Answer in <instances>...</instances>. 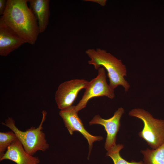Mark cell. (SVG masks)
I'll list each match as a JSON object with an SVG mask.
<instances>
[{"label": "cell", "mask_w": 164, "mask_h": 164, "mask_svg": "<svg viewBox=\"0 0 164 164\" xmlns=\"http://www.w3.org/2000/svg\"><path fill=\"white\" fill-rule=\"evenodd\" d=\"M28 0H7L0 18L26 42L34 44L40 33L37 19L27 5Z\"/></svg>", "instance_id": "cell-1"}, {"label": "cell", "mask_w": 164, "mask_h": 164, "mask_svg": "<svg viewBox=\"0 0 164 164\" xmlns=\"http://www.w3.org/2000/svg\"><path fill=\"white\" fill-rule=\"evenodd\" d=\"M131 117L141 120L144 124L139 136L152 149H155L164 142V120L154 118L148 111L141 108H134L128 113Z\"/></svg>", "instance_id": "cell-4"}, {"label": "cell", "mask_w": 164, "mask_h": 164, "mask_svg": "<svg viewBox=\"0 0 164 164\" xmlns=\"http://www.w3.org/2000/svg\"><path fill=\"white\" fill-rule=\"evenodd\" d=\"M7 0H0V15H2L5 12Z\"/></svg>", "instance_id": "cell-15"}, {"label": "cell", "mask_w": 164, "mask_h": 164, "mask_svg": "<svg viewBox=\"0 0 164 164\" xmlns=\"http://www.w3.org/2000/svg\"><path fill=\"white\" fill-rule=\"evenodd\" d=\"M30 8L36 17L40 33L44 32L49 23L50 13L49 0H28Z\"/></svg>", "instance_id": "cell-11"}, {"label": "cell", "mask_w": 164, "mask_h": 164, "mask_svg": "<svg viewBox=\"0 0 164 164\" xmlns=\"http://www.w3.org/2000/svg\"><path fill=\"white\" fill-rule=\"evenodd\" d=\"M97 70V77L88 82L84 95L75 106L77 112L84 108L88 101L93 98L105 96L113 99L115 97L114 90L107 82L105 69L101 67Z\"/></svg>", "instance_id": "cell-5"}, {"label": "cell", "mask_w": 164, "mask_h": 164, "mask_svg": "<svg viewBox=\"0 0 164 164\" xmlns=\"http://www.w3.org/2000/svg\"><path fill=\"white\" fill-rule=\"evenodd\" d=\"M143 155L142 164H164V142L155 149L141 150Z\"/></svg>", "instance_id": "cell-12"}, {"label": "cell", "mask_w": 164, "mask_h": 164, "mask_svg": "<svg viewBox=\"0 0 164 164\" xmlns=\"http://www.w3.org/2000/svg\"><path fill=\"white\" fill-rule=\"evenodd\" d=\"M78 112L75 110V106L72 105L67 109L60 110L59 114L71 135L75 131L78 132L87 139L89 144L90 154L93 142L101 140L103 138L101 136L92 135L85 129L81 120L78 116Z\"/></svg>", "instance_id": "cell-7"}, {"label": "cell", "mask_w": 164, "mask_h": 164, "mask_svg": "<svg viewBox=\"0 0 164 164\" xmlns=\"http://www.w3.org/2000/svg\"><path fill=\"white\" fill-rule=\"evenodd\" d=\"M42 114V118L39 126L37 128L32 126L25 131L20 130L17 127L15 121L11 117H9L5 119L4 122L2 123L15 134L26 152L32 156L37 151L44 152L49 147L45 134L43 130V125L46 119L47 112L43 111Z\"/></svg>", "instance_id": "cell-3"}, {"label": "cell", "mask_w": 164, "mask_h": 164, "mask_svg": "<svg viewBox=\"0 0 164 164\" xmlns=\"http://www.w3.org/2000/svg\"><path fill=\"white\" fill-rule=\"evenodd\" d=\"M17 138L12 131L0 132V158L4 154L9 147Z\"/></svg>", "instance_id": "cell-14"}, {"label": "cell", "mask_w": 164, "mask_h": 164, "mask_svg": "<svg viewBox=\"0 0 164 164\" xmlns=\"http://www.w3.org/2000/svg\"><path fill=\"white\" fill-rule=\"evenodd\" d=\"M90 58L89 64L93 65L96 70L102 67L106 69L109 81V85L114 90L118 86H121L127 92L130 87L129 83L125 78L127 76L126 66L121 60L104 49H90L85 51Z\"/></svg>", "instance_id": "cell-2"}, {"label": "cell", "mask_w": 164, "mask_h": 164, "mask_svg": "<svg viewBox=\"0 0 164 164\" xmlns=\"http://www.w3.org/2000/svg\"><path fill=\"white\" fill-rule=\"evenodd\" d=\"M124 112V109L120 107L109 118L103 119L99 115H97L89 122L90 125L99 124L104 127L107 134L104 147L107 151L116 145L117 135L121 125L120 120Z\"/></svg>", "instance_id": "cell-8"}, {"label": "cell", "mask_w": 164, "mask_h": 164, "mask_svg": "<svg viewBox=\"0 0 164 164\" xmlns=\"http://www.w3.org/2000/svg\"><path fill=\"white\" fill-rule=\"evenodd\" d=\"M85 1L97 3L102 6L105 5L107 2L106 0H87Z\"/></svg>", "instance_id": "cell-16"}, {"label": "cell", "mask_w": 164, "mask_h": 164, "mask_svg": "<svg viewBox=\"0 0 164 164\" xmlns=\"http://www.w3.org/2000/svg\"><path fill=\"white\" fill-rule=\"evenodd\" d=\"M26 43L0 18V55L6 57Z\"/></svg>", "instance_id": "cell-9"}, {"label": "cell", "mask_w": 164, "mask_h": 164, "mask_svg": "<svg viewBox=\"0 0 164 164\" xmlns=\"http://www.w3.org/2000/svg\"><path fill=\"white\" fill-rule=\"evenodd\" d=\"M124 147L122 144L116 145L108 151L106 155L112 159L114 164H142V161L136 162L132 160L128 162L123 158L121 156L120 152Z\"/></svg>", "instance_id": "cell-13"}, {"label": "cell", "mask_w": 164, "mask_h": 164, "mask_svg": "<svg viewBox=\"0 0 164 164\" xmlns=\"http://www.w3.org/2000/svg\"><path fill=\"white\" fill-rule=\"evenodd\" d=\"M5 159L12 161L16 164H38L40 162L38 157L31 155L26 152L17 138L0 158V161Z\"/></svg>", "instance_id": "cell-10"}, {"label": "cell", "mask_w": 164, "mask_h": 164, "mask_svg": "<svg viewBox=\"0 0 164 164\" xmlns=\"http://www.w3.org/2000/svg\"><path fill=\"white\" fill-rule=\"evenodd\" d=\"M88 81L83 79H72L61 84L55 94L58 108L63 110L72 106L80 91L86 87Z\"/></svg>", "instance_id": "cell-6"}]
</instances>
